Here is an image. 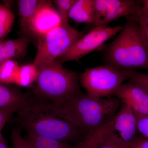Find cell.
Listing matches in <instances>:
<instances>
[{"mask_svg": "<svg viewBox=\"0 0 148 148\" xmlns=\"http://www.w3.org/2000/svg\"><path fill=\"white\" fill-rule=\"evenodd\" d=\"M45 102L56 114L87 136L116 114L122 104L116 97L98 98L82 91L55 103Z\"/></svg>", "mask_w": 148, "mask_h": 148, "instance_id": "obj_1", "label": "cell"}, {"mask_svg": "<svg viewBox=\"0 0 148 148\" xmlns=\"http://www.w3.org/2000/svg\"><path fill=\"white\" fill-rule=\"evenodd\" d=\"M18 120L28 134L76 145L87 134L56 114L45 101L33 100L18 112Z\"/></svg>", "mask_w": 148, "mask_h": 148, "instance_id": "obj_2", "label": "cell"}, {"mask_svg": "<svg viewBox=\"0 0 148 148\" xmlns=\"http://www.w3.org/2000/svg\"><path fill=\"white\" fill-rule=\"evenodd\" d=\"M126 22L106 49V65L120 70L148 69V51L140 27L133 19Z\"/></svg>", "mask_w": 148, "mask_h": 148, "instance_id": "obj_3", "label": "cell"}, {"mask_svg": "<svg viewBox=\"0 0 148 148\" xmlns=\"http://www.w3.org/2000/svg\"><path fill=\"white\" fill-rule=\"evenodd\" d=\"M37 69L34 92L38 99L55 103L81 91L78 74L56 60Z\"/></svg>", "mask_w": 148, "mask_h": 148, "instance_id": "obj_4", "label": "cell"}, {"mask_svg": "<svg viewBox=\"0 0 148 148\" xmlns=\"http://www.w3.org/2000/svg\"><path fill=\"white\" fill-rule=\"evenodd\" d=\"M82 36V33L70 24L51 29L38 37V48L33 64L38 68L55 61Z\"/></svg>", "mask_w": 148, "mask_h": 148, "instance_id": "obj_5", "label": "cell"}, {"mask_svg": "<svg viewBox=\"0 0 148 148\" xmlns=\"http://www.w3.org/2000/svg\"><path fill=\"white\" fill-rule=\"evenodd\" d=\"M128 77L120 70L108 66L87 68L79 77L86 93L100 98H110Z\"/></svg>", "mask_w": 148, "mask_h": 148, "instance_id": "obj_6", "label": "cell"}, {"mask_svg": "<svg viewBox=\"0 0 148 148\" xmlns=\"http://www.w3.org/2000/svg\"><path fill=\"white\" fill-rule=\"evenodd\" d=\"M122 27L118 25L112 27L107 26L92 28L56 60L62 64L68 61H77L92 51L101 50L106 42L119 33Z\"/></svg>", "mask_w": 148, "mask_h": 148, "instance_id": "obj_7", "label": "cell"}, {"mask_svg": "<svg viewBox=\"0 0 148 148\" xmlns=\"http://www.w3.org/2000/svg\"><path fill=\"white\" fill-rule=\"evenodd\" d=\"M127 104L136 117L148 116V92L132 81L123 84L114 95Z\"/></svg>", "mask_w": 148, "mask_h": 148, "instance_id": "obj_8", "label": "cell"}, {"mask_svg": "<svg viewBox=\"0 0 148 148\" xmlns=\"http://www.w3.org/2000/svg\"><path fill=\"white\" fill-rule=\"evenodd\" d=\"M61 25V18L57 10L50 1H45L32 20L30 33L38 37Z\"/></svg>", "mask_w": 148, "mask_h": 148, "instance_id": "obj_9", "label": "cell"}, {"mask_svg": "<svg viewBox=\"0 0 148 148\" xmlns=\"http://www.w3.org/2000/svg\"><path fill=\"white\" fill-rule=\"evenodd\" d=\"M114 119L119 137L122 140L132 143L139 138L137 118L127 104L122 103Z\"/></svg>", "mask_w": 148, "mask_h": 148, "instance_id": "obj_10", "label": "cell"}, {"mask_svg": "<svg viewBox=\"0 0 148 148\" xmlns=\"http://www.w3.org/2000/svg\"><path fill=\"white\" fill-rule=\"evenodd\" d=\"M33 100L17 88L0 82V109L18 112L27 108Z\"/></svg>", "mask_w": 148, "mask_h": 148, "instance_id": "obj_11", "label": "cell"}, {"mask_svg": "<svg viewBox=\"0 0 148 148\" xmlns=\"http://www.w3.org/2000/svg\"><path fill=\"white\" fill-rule=\"evenodd\" d=\"M140 3L133 0H108V12L96 27H107L117 19L129 17L137 12Z\"/></svg>", "mask_w": 148, "mask_h": 148, "instance_id": "obj_12", "label": "cell"}, {"mask_svg": "<svg viewBox=\"0 0 148 148\" xmlns=\"http://www.w3.org/2000/svg\"><path fill=\"white\" fill-rule=\"evenodd\" d=\"M45 1L19 0L17 1L21 29L27 33H30V26L33 18Z\"/></svg>", "mask_w": 148, "mask_h": 148, "instance_id": "obj_13", "label": "cell"}, {"mask_svg": "<svg viewBox=\"0 0 148 148\" xmlns=\"http://www.w3.org/2000/svg\"><path fill=\"white\" fill-rule=\"evenodd\" d=\"M94 0H77L70 12L69 17L77 23L91 24L94 20Z\"/></svg>", "mask_w": 148, "mask_h": 148, "instance_id": "obj_14", "label": "cell"}, {"mask_svg": "<svg viewBox=\"0 0 148 148\" xmlns=\"http://www.w3.org/2000/svg\"><path fill=\"white\" fill-rule=\"evenodd\" d=\"M29 42V38L27 36L14 39L4 40L6 60L20 58L25 55Z\"/></svg>", "mask_w": 148, "mask_h": 148, "instance_id": "obj_15", "label": "cell"}, {"mask_svg": "<svg viewBox=\"0 0 148 148\" xmlns=\"http://www.w3.org/2000/svg\"><path fill=\"white\" fill-rule=\"evenodd\" d=\"M20 66L14 59L7 60L0 65V82L6 84L14 83Z\"/></svg>", "mask_w": 148, "mask_h": 148, "instance_id": "obj_16", "label": "cell"}, {"mask_svg": "<svg viewBox=\"0 0 148 148\" xmlns=\"http://www.w3.org/2000/svg\"><path fill=\"white\" fill-rule=\"evenodd\" d=\"M14 20V14L9 7L0 3V40H3L10 33Z\"/></svg>", "mask_w": 148, "mask_h": 148, "instance_id": "obj_17", "label": "cell"}, {"mask_svg": "<svg viewBox=\"0 0 148 148\" xmlns=\"http://www.w3.org/2000/svg\"><path fill=\"white\" fill-rule=\"evenodd\" d=\"M26 138L36 148H75L74 145L69 143L43 138L31 134L27 133Z\"/></svg>", "mask_w": 148, "mask_h": 148, "instance_id": "obj_18", "label": "cell"}, {"mask_svg": "<svg viewBox=\"0 0 148 148\" xmlns=\"http://www.w3.org/2000/svg\"><path fill=\"white\" fill-rule=\"evenodd\" d=\"M37 69L33 64L20 66L14 83L21 86H27L35 81L37 76Z\"/></svg>", "mask_w": 148, "mask_h": 148, "instance_id": "obj_19", "label": "cell"}, {"mask_svg": "<svg viewBox=\"0 0 148 148\" xmlns=\"http://www.w3.org/2000/svg\"><path fill=\"white\" fill-rule=\"evenodd\" d=\"M77 0H54L52 2L55 5L60 16L61 25H68L69 15L73 5Z\"/></svg>", "mask_w": 148, "mask_h": 148, "instance_id": "obj_20", "label": "cell"}, {"mask_svg": "<svg viewBox=\"0 0 148 148\" xmlns=\"http://www.w3.org/2000/svg\"><path fill=\"white\" fill-rule=\"evenodd\" d=\"M129 80L143 88L148 92V73L138 72L134 70H122Z\"/></svg>", "mask_w": 148, "mask_h": 148, "instance_id": "obj_21", "label": "cell"}, {"mask_svg": "<svg viewBox=\"0 0 148 148\" xmlns=\"http://www.w3.org/2000/svg\"><path fill=\"white\" fill-rule=\"evenodd\" d=\"M128 17L135 20L139 25L141 34L148 51V14H143L137 11Z\"/></svg>", "mask_w": 148, "mask_h": 148, "instance_id": "obj_22", "label": "cell"}, {"mask_svg": "<svg viewBox=\"0 0 148 148\" xmlns=\"http://www.w3.org/2000/svg\"><path fill=\"white\" fill-rule=\"evenodd\" d=\"M11 139L13 148H36L27 138L22 137L18 129L12 130Z\"/></svg>", "mask_w": 148, "mask_h": 148, "instance_id": "obj_23", "label": "cell"}, {"mask_svg": "<svg viewBox=\"0 0 148 148\" xmlns=\"http://www.w3.org/2000/svg\"><path fill=\"white\" fill-rule=\"evenodd\" d=\"M132 144L125 142L117 135H114L98 148H130Z\"/></svg>", "mask_w": 148, "mask_h": 148, "instance_id": "obj_24", "label": "cell"}, {"mask_svg": "<svg viewBox=\"0 0 148 148\" xmlns=\"http://www.w3.org/2000/svg\"><path fill=\"white\" fill-rule=\"evenodd\" d=\"M137 119L139 133L143 138L148 139V116L137 118Z\"/></svg>", "mask_w": 148, "mask_h": 148, "instance_id": "obj_25", "label": "cell"}, {"mask_svg": "<svg viewBox=\"0 0 148 148\" xmlns=\"http://www.w3.org/2000/svg\"><path fill=\"white\" fill-rule=\"evenodd\" d=\"M14 112L12 110L0 109V132Z\"/></svg>", "mask_w": 148, "mask_h": 148, "instance_id": "obj_26", "label": "cell"}, {"mask_svg": "<svg viewBox=\"0 0 148 148\" xmlns=\"http://www.w3.org/2000/svg\"><path fill=\"white\" fill-rule=\"evenodd\" d=\"M130 148H148V139L140 136Z\"/></svg>", "mask_w": 148, "mask_h": 148, "instance_id": "obj_27", "label": "cell"}, {"mask_svg": "<svg viewBox=\"0 0 148 148\" xmlns=\"http://www.w3.org/2000/svg\"><path fill=\"white\" fill-rule=\"evenodd\" d=\"M137 12L143 14H148V0L141 1V5Z\"/></svg>", "mask_w": 148, "mask_h": 148, "instance_id": "obj_28", "label": "cell"}, {"mask_svg": "<svg viewBox=\"0 0 148 148\" xmlns=\"http://www.w3.org/2000/svg\"><path fill=\"white\" fill-rule=\"evenodd\" d=\"M6 60L3 40H0V65Z\"/></svg>", "mask_w": 148, "mask_h": 148, "instance_id": "obj_29", "label": "cell"}, {"mask_svg": "<svg viewBox=\"0 0 148 148\" xmlns=\"http://www.w3.org/2000/svg\"><path fill=\"white\" fill-rule=\"evenodd\" d=\"M0 148H9L2 132H0Z\"/></svg>", "mask_w": 148, "mask_h": 148, "instance_id": "obj_30", "label": "cell"}]
</instances>
